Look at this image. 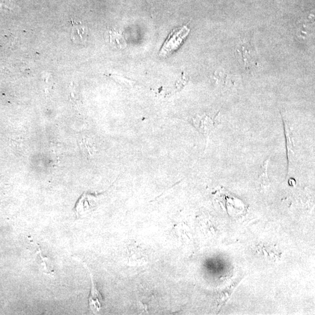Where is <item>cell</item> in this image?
I'll use <instances>...</instances> for the list:
<instances>
[{
	"label": "cell",
	"instance_id": "6da1fadb",
	"mask_svg": "<svg viewBox=\"0 0 315 315\" xmlns=\"http://www.w3.org/2000/svg\"><path fill=\"white\" fill-rule=\"evenodd\" d=\"M189 31V29L186 26L175 29L169 35L167 39L163 44L159 52V55L166 56L175 51L188 36Z\"/></svg>",
	"mask_w": 315,
	"mask_h": 315
},
{
	"label": "cell",
	"instance_id": "7a4b0ae2",
	"mask_svg": "<svg viewBox=\"0 0 315 315\" xmlns=\"http://www.w3.org/2000/svg\"><path fill=\"white\" fill-rule=\"evenodd\" d=\"M97 206L96 197L84 193L76 204L75 211L77 218H83L93 212Z\"/></svg>",
	"mask_w": 315,
	"mask_h": 315
},
{
	"label": "cell",
	"instance_id": "3957f363",
	"mask_svg": "<svg viewBox=\"0 0 315 315\" xmlns=\"http://www.w3.org/2000/svg\"><path fill=\"white\" fill-rule=\"evenodd\" d=\"M82 264L90 273L91 280V291L90 295L88 296L89 307L94 314H97L99 313L103 307L104 298L102 294L100 293L96 284L94 283L93 276L90 270L88 268L87 266L84 263L82 262Z\"/></svg>",
	"mask_w": 315,
	"mask_h": 315
},
{
	"label": "cell",
	"instance_id": "277c9868",
	"mask_svg": "<svg viewBox=\"0 0 315 315\" xmlns=\"http://www.w3.org/2000/svg\"><path fill=\"white\" fill-rule=\"evenodd\" d=\"M71 38L76 43H84L87 39L88 29L81 22L72 20L70 21Z\"/></svg>",
	"mask_w": 315,
	"mask_h": 315
},
{
	"label": "cell",
	"instance_id": "5b68a950",
	"mask_svg": "<svg viewBox=\"0 0 315 315\" xmlns=\"http://www.w3.org/2000/svg\"><path fill=\"white\" fill-rule=\"evenodd\" d=\"M195 126L205 136L208 137L214 127L213 121L206 115L196 117L193 119Z\"/></svg>",
	"mask_w": 315,
	"mask_h": 315
},
{
	"label": "cell",
	"instance_id": "8992f818",
	"mask_svg": "<svg viewBox=\"0 0 315 315\" xmlns=\"http://www.w3.org/2000/svg\"><path fill=\"white\" fill-rule=\"evenodd\" d=\"M269 159L265 160L263 164L261 166L258 181L262 187H266L270 185V180L269 179L268 175H267V168H268V163Z\"/></svg>",
	"mask_w": 315,
	"mask_h": 315
},
{
	"label": "cell",
	"instance_id": "52a82bcc",
	"mask_svg": "<svg viewBox=\"0 0 315 315\" xmlns=\"http://www.w3.org/2000/svg\"><path fill=\"white\" fill-rule=\"evenodd\" d=\"M110 40H111V42L114 44V45L118 47H121L122 46H124V43L126 44L122 37L117 32H111Z\"/></svg>",
	"mask_w": 315,
	"mask_h": 315
}]
</instances>
